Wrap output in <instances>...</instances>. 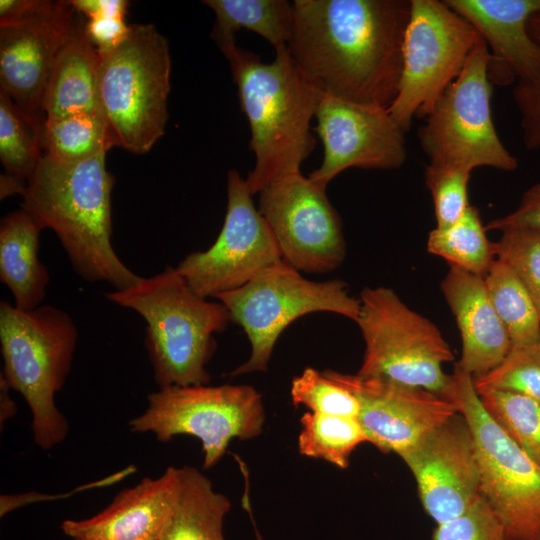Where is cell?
Wrapping results in <instances>:
<instances>
[{
	"mask_svg": "<svg viewBox=\"0 0 540 540\" xmlns=\"http://www.w3.org/2000/svg\"><path fill=\"white\" fill-rule=\"evenodd\" d=\"M289 52L320 94L389 108L411 0H295Z\"/></svg>",
	"mask_w": 540,
	"mask_h": 540,
	"instance_id": "cell-1",
	"label": "cell"
},
{
	"mask_svg": "<svg viewBox=\"0 0 540 540\" xmlns=\"http://www.w3.org/2000/svg\"><path fill=\"white\" fill-rule=\"evenodd\" d=\"M106 152L79 162L43 154L27 182L21 209L43 229H52L83 279L105 281L115 290L136 284L140 276L117 256L111 243V193Z\"/></svg>",
	"mask_w": 540,
	"mask_h": 540,
	"instance_id": "cell-2",
	"label": "cell"
},
{
	"mask_svg": "<svg viewBox=\"0 0 540 540\" xmlns=\"http://www.w3.org/2000/svg\"><path fill=\"white\" fill-rule=\"evenodd\" d=\"M220 50L249 122L255 164L245 182L254 195L279 177L301 172L315 148L311 120L321 94L303 76L288 48L276 51L270 63L236 42Z\"/></svg>",
	"mask_w": 540,
	"mask_h": 540,
	"instance_id": "cell-3",
	"label": "cell"
},
{
	"mask_svg": "<svg viewBox=\"0 0 540 540\" xmlns=\"http://www.w3.org/2000/svg\"><path fill=\"white\" fill-rule=\"evenodd\" d=\"M105 296L146 321L145 345L159 388L209 383L206 365L215 351L214 334L231 321L223 303L198 296L170 266Z\"/></svg>",
	"mask_w": 540,
	"mask_h": 540,
	"instance_id": "cell-4",
	"label": "cell"
},
{
	"mask_svg": "<svg viewBox=\"0 0 540 540\" xmlns=\"http://www.w3.org/2000/svg\"><path fill=\"white\" fill-rule=\"evenodd\" d=\"M77 339L72 318L57 307L24 311L0 302L2 374L24 397L32 414L34 442L43 450L62 443L69 432L55 395L70 372Z\"/></svg>",
	"mask_w": 540,
	"mask_h": 540,
	"instance_id": "cell-5",
	"label": "cell"
},
{
	"mask_svg": "<svg viewBox=\"0 0 540 540\" xmlns=\"http://www.w3.org/2000/svg\"><path fill=\"white\" fill-rule=\"evenodd\" d=\"M171 56L151 24H134L126 38L100 56L98 101L110 147L145 154L164 135Z\"/></svg>",
	"mask_w": 540,
	"mask_h": 540,
	"instance_id": "cell-6",
	"label": "cell"
},
{
	"mask_svg": "<svg viewBox=\"0 0 540 540\" xmlns=\"http://www.w3.org/2000/svg\"><path fill=\"white\" fill-rule=\"evenodd\" d=\"M359 300L355 323L365 351L357 374L420 387L450 400L453 377L443 365L453 360V353L436 325L387 287H366Z\"/></svg>",
	"mask_w": 540,
	"mask_h": 540,
	"instance_id": "cell-7",
	"label": "cell"
},
{
	"mask_svg": "<svg viewBox=\"0 0 540 540\" xmlns=\"http://www.w3.org/2000/svg\"><path fill=\"white\" fill-rule=\"evenodd\" d=\"M228 309L231 321L245 332L250 356L229 376L266 372L274 346L293 321L313 312H331L356 322L360 300L341 280L311 281L282 261L242 287L214 297Z\"/></svg>",
	"mask_w": 540,
	"mask_h": 540,
	"instance_id": "cell-8",
	"label": "cell"
},
{
	"mask_svg": "<svg viewBox=\"0 0 540 540\" xmlns=\"http://www.w3.org/2000/svg\"><path fill=\"white\" fill-rule=\"evenodd\" d=\"M489 62L488 47L479 37L459 76L425 117L418 138L429 163L470 172L477 167L506 172L518 167L493 123Z\"/></svg>",
	"mask_w": 540,
	"mask_h": 540,
	"instance_id": "cell-9",
	"label": "cell"
},
{
	"mask_svg": "<svg viewBox=\"0 0 540 540\" xmlns=\"http://www.w3.org/2000/svg\"><path fill=\"white\" fill-rule=\"evenodd\" d=\"M146 410L129 421L133 433H152L167 442L191 435L202 445L203 468L215 466L233 439L262 433V395L250 385H191L159 388L147 397Z\"/></svg>",
	"mask_w": 540,
	"mask_h": 540,
	"instance_id": "cell-10",
	"label": "cell"
},
{
	"mask_svg": "<svg viewBox=\"0 0 540 540\" xmlns=\"http://www.w3.org/2000/svg\"><path fill=\"white\" fill-rule=\"evenodd\" d=\"M450 400L470 427L480 492L503 526L506 540H540V464L484 409L473 378L456 364Z\"/></svg>",
	"mask_w": 540,
	"mask_h": 540,
	"instance_id": "cell-11",
	"label": "cell"
},
{
	"mask_svg": "<svg viewBox=\"0 0 540 540\" xmlns=\"http://www.w3.org/2000/svg\"><path fill=\"white\" fill-rule=\"evenodd\" d=\"M479 37L444 0H411L401 79L388 108L405 133L413 118H425L459 76Z\"/></svg>",
	"mask_w": 540,
	"mask_h": 540,
	"instance_id": "cell-12",
	"label": "cell"
},
{
	"mask_svg": "<svg viewBox=\"0 0 540 540\" xmlns=\"http://www.w3.org/2000/svg\"><path fill=\"white\" fill-rule=\"evenodd\" d=\"M237 170L227 173V209L215 242L190 253L176 270L203 298L238 289L283 260L277 241Z\"/></svg>",
	"mask_w": 540,
	"mask_h": 540,
	"instance_id": "cell-13",
	"label": "cell"
},
{
	"mask_svg": "<svg viewBox=\"0 0 540 540\" xmlns=\"http://www.w3.org/2000/svg\"><path fill=\"white\" fill-rule=\"evenodd\" d=\"M258 194V210L287 264L298 271L325 273L343 262L341 219L325 188L298 172L273 180Z\"/></svg>",
	"mask_w": 540,
	"mask_h": 540,
	"instance_id": "cell-14",
	"label": "cell"
},
{
	"mask_svg": "<svg viewBox=\"0 0 540 540\" xmlns=\"http://www.w3.org/2000/svg\"><path fill=\"white\" fill-rule=\"evenodd\" d=\"M314 117L323 159L308 177L322 188L348 168L389 170L406 161L405 132L388 108L321 94Z\"/></svg>",
	"mask_w": 540,
	"mask_h": 540,
	"instance_id": "cell-15",
	"label": "cell"
},
{
	"mask_svg": "<svg viewBox=\"0 0 540 540\" xmlns=\"http://www.w3.org/2000/svg\"><path fill=\"white\" fill-rule=\"evenodd\" d=\"M324 373L357 398V420L367 442L383 453L401 456L458 412L449 399L420 387L333 370Z\"/></svg>",
	"mask_w": 540,
	"mask_h": 540,
	"instance_id": "cell-16",
	"label": "cell"
},
{
	"mask_svg": "<svg viewBox=\"0 0 540 540\" xmlns=\"http://www.w3.org/2000/svg\"><path fill=\"white\" fill-rule=\"evenodd\" d=\"M399 457L416 481L425 512L436 524L458 517L481 495L473 435L460 412Z\"/></svg>",
	"mask_w": 540,
	"mask_h": 540,
	"instance_id": "cell-17",
	"label": "cell"
},
{
	"mask_svg": "<svg viewBox=\"0 0 540 540\" xmlns=\"http://www.w3.org/2000/svg\"><path fill=\"white\" fill-rule=\"evenodd\" d=\"M69 1H43L23 20L0 26V90L25 112L44 118L42 102L57 54L76 24Z\"/></svg>",
	"mask_w": 540,
	"mask_h": 540,
	"instance_id": "cell-18",
	"label": "cell"
},
{
	"mask_svg": "<svg viewBox=\"0 0 540 540\" xmlns=\"http://www.w3.org/2000/svg\"><path fill=\"white\" fill-rule=\"evenodd\" d=\"M486 43L489 77L498 85L530 82L540 75V45L528 24L540 0H444Z\"/></svg>",
	"mask_w": 540,
	"mask_h": 540,
	"instance_id": "cell-19",
	"label": "cell"
},
{
	"mask_svg": "<svg viewBox=\"0 0 540 540\" xmlns=\"http://www.w3.org/2000/svg\"><path fill=\"white\" fill-rule=\"evenodd\" d=\"M180 468L168 467L157 478H144L120 491L91 518L64 521V533L82 540H160L175 508Z\"/></svg>",
	"mask_w": 540,
	"mask_h": 540,
	"instance_id": "cell-20",
	"label": "cell"
},
{
	"mask_svg": "<svg viewBox=\"0 0 540 540\" xmlns=\"http://www.w3.org/2000/svg\"><path fill=\"white\" fill-rule=\"evenodd\" d=\"M441 291L455 316L462 342L456 365L473 379L497 367L511 349L508 333L490 300L484 277L450 266Z\"/></svg>",
	"mask_w": 540,
	"mask_h": 540,
	"instance_id": "cell-21",
	"label": "cell"
},
{
	"mask_svg": "<svg viewBox=\"0 0 540 540\" xmlns=\"http://www.w3.org/2000/svg\"><path fill=\"white\" fill-rule=\"evenodd\" d=\"M100 55L85 24L78 21L60 48L45 88L44 118L100 112L98 74Z\"/></svg>",
	"mask_w": 540,
	"mask_h": 540,
	"instance_id": "cell-22",
	"label": "cell"
},
{
	"mask_svg": "<svg viewBox=\"0 0 540 540\" xmlns=\"http://www.w3.org/2000/svg\"><path fill=\"white\" fill-rule=\"evenodd\" d=\"M41 231L21 208L0 224V280L11 291L14 306L24 311L40 306L49 283L48 270L38 258Z\"/></svg>",
	"mask_w": 540,
	"mask_h": 540,
	"instance_id": "cell-23",
	"label": "cell"
},
{
	"mask_svg": "<svg viewBox=\"0 0 540 540\" xmlns=\"http://www.w3.org/2000/svg\"><path fill=\"white\" fill-rule=\"evenodd\" d=\"M230 500L191 466L180 468V489L160 540H225L223 521Z\"/></svg>",
	"mask_w": 540,
	"mask_h": 540,
	"instance_id": "cell-24",
	"label": "cell"
},
{
	"mask_svg": "<svg viewBox=\"0 0 540 540\" xmlns=\"http://www.w3.org/2000/svg\"><path fill=\"white\" fill-rule=\"evenodd\" d=\"M216 16L211 37L219 49L236 42L246 29L263 37L276 51L288 48L293 25V3L287 0H205Z\"/></svg>",
	"mask_w": 540,
	"mask_h": 540,
	"instance_id": "cell-25",
	"label": "cell"
},
{
	"mask_svg": "<svg viewBox=\"0 0 540 540\" xmlns=\"http://www.w3.org/2000/svg\"><path fill=\"white\" fill-rule=\"evenodd\" d=\"M484 280L490 300L508 333L511 347L540 342V314L514 271L496 259Z\"/></svg>",
	"mask_w": 540,
	"mask_h": 540,
	"instance_id": "cell-26",
	"label": "cell"
},
{
	"mask_svg": "<svg viewBox=\"0 0 540 540\" xmlns=\"http://www.w3.org/2000/svg\"><path fill=\"white\" fill-rule=\"evenodd\" d=\"M427 249L450 266L482 277L496 260L495 243L487 238L480 213L472 205L454 224L433 229L428 236Z\"/></svg>",
	"mask_w": 540,
	"mask_h": 540,
	"instance_id": "cell-27",
	"label": "cell"
},
{
	"mask_svg": "<svg viewBox=\"0 0 540 540\" xmlns=\"http://www.w3.org/2000/svg\"><path fill=\"white\" fill-rule=\"evenodd\" d=\"M44 118L33 116L0 90V159L6 174L29 181L43 154Z\"/></svg>",
	"mask_w": 540,
	"mask_h": 540,
	"instance_id": "cell-28",
	"label": "cell"
},
{
	"mask_svg": "<svg viewBox=\"0 0 540 540\" xmlns=\"http://www.w3.org/2000/svg\"><path fill=\"white\" fill-rule=\"evenodd\" d=\"M46 155L62 162H79L111 149L100 112L44 118L41 132Z\"/></svg>",
	"mask_w": 540,
	"mask_h": 540,
	"instance_id": "cell-29",
	"label": "cell"
},
{
	"mask_svg": "<svg viewBox=\"0 0 540 540\" xmlns=\"http://www.w3.org/2000/svg\"><path fill=\"white\" fill-rule=\"evenodd\" d=\"M298 450L301 455L321 459L345 469L353 451L367 442L357 418L305 412L300 419Z\"/></svg>",
	"mask_w": 540,
	"mask_h": 540,
	"instance_id": "cell-30",
	"label": "cell"
},
{
	"mask_svg": "<svg viewBox=\"0 0 540 540\" xmlns=\"http://www.w3.org/2000/svg\"><path fill=\"white\" fill-rule=\"evenodd\" d=\"M477 394L491 418L540 464V401L502 390H486Z\"/></svg>",
	"mask_w": 540,
	"mask_h": 540,
	"instance_id": "cell-31",
	"label": "cell"
},
{
	"mask_svg": "<svg viewBox=\"0 0 540 540\" xmlns=\"http://www.w3.org/2000/svg\"><path fill=\"white\" fill-rule=\"evenodd\" d=\"M473 384L477 393L510 391L540 401V342L511 347L497 367L473 379Z\"/></svg>",
	"mask_w": 540,
	"mask_h": 540,
	"instance_id": "cell-32",
	"label": "cell"
},
{
	"mask_svg": "<svg viewBox=\"0 0 540 540\" xmlns=\"http://www.w3.org/2000/svg\"><path fill=\"white\" fill-rule=\"evenodd\" d=\"M290 395L297 408L302 405L310 412L357 418L359 402L344 386L329 378L324 371L306 367L292 379Z\"/></svg>",
	"mask_w": 540,
	"mask_h": 540,
	"instance_id": "cell-33",
	"label": "cell"
},
{
	"mask_svg": "<svg viewBox=\"0 0 540 540\" xmlns=\"http://www.w3.org/2000/svg\"><path fill=\"white\" fill-rule=\"evenodd\" d=\"M496 259L506 263L530 293L540 314V230L511 228L495 242Z\"/></svg>",
	"mask_w": 540,
	"mask_h": 540,
	"instance_id": "cell-34",
	"label": "cell"
},
{
	"mask_svg": "<svg viewBox=\"0 0 540 540\" xmlns=\"http://www.w3.org/2000/svg\"><path fill=\"white\" fill-rule=\"evenodd\" d=\"M471 172L451 166L428 163L425 185L431 193L436 227L445 228L458 221L470 206L468 182Z\"/></svg>",
	"mask_w": 540,
	"mask_h": 540,
	"instance_id": "cell-35",
	"label": "cell"
},
{
	"mask_svg": "<svg viewBox=\"0 0 540 540\" xmlns=\"http://www.w3.org/2000/svg\"><path fill=\"white\" fill-rule=\"evenodd\" d=\"M432 540H506L499 519L482 495L461 515L436 524Z\"/></svg>",
	"mask_w": 540,
	"mask_h": 540,
	"instance_id": "cell-36",
	"label": "cell"
},
{
	"mask_svg": "<svg viewBox=\"0 0 540 540\" xmlns=\"http://www.w3.org/2000/svg\"><path fill=\"white\" fill-rule=\"evenodd\" d=\"M531 37L540 45V14L528 24ZM513 99L521 116L523 143L527 150L540 148V75L530 82L516 83Z\"/></svg>",
	"mask_w": 540,
	"mask_h": 540,
	"instance_id": "cell-37",
	"label": "cell"
},
{
	"mask_svg": "<svg viewBox=\"0 0 540 540\" xmlns=\"http://www.w3.org/2000/svg\"><path fill=\"white\" fill-rule=\"evenodd\" d=\"M486 230L504 231L511 228L540 230V182L530 187L522 196L517 208L509 214L491 220Z\"/></svg>",
	"mask_w": 540,
	"mask_h": 540,
	"instance_id": "cell-38",
	"label": "cell"
},
{
	"mask_svg": "<svg viewBox=\"0 0 540 540\" xmlns=\"http://www.w3.org/2000/svg\"><path fill=\"white\" fill-rule=\"evenodd\" d=\"M130 25L125 18L101 17L88 19L85 30L99 55H104L116 48L128 35Z\"/></svg>",
	"mask_w": 540,
	"mask_h": 540,
	"instance_id": "cell-39",
	"label": "cell"
},
{
	"mask_svg": "<svg viewBox=\"0 0 540 540\" xmlns=\"http://www.w3.org/2000/svg\"><path fill=\"white\" fill-rule=\"evenodd\" d=\"M69 3L88 19L101 17L125 18L129 7L126 0H71Z\"/></svg>",
	"mask_w": 540,
	"mask_h": 540,
	"instance_id": "cell-40",
	"label": "cell"
},
{
	"mask_svg": "<svg viewBox=\"0 0 540 540\" xmlns=\"http://www.w3.org/2000/svg\"><path fill=\"white\" fill-rule=\"evenodd\" d=\"M43 0H1L0 26L17 23L34 13Z\"/></svg>",
	"mask_w": 540,
	"mask_h": 540,
	"instance_id": "cell-41",
	"label": "cell"
},
{
	"mask_svg": "<svg viewBox=\"0 0 540 540\" xmlns=\"http://www.w3.org/2000/svg\"><path fill=\"white\" fill-rule=\"evenodd\" d=\"M11 389L7 380L0 374V423L1 425L9 418L13 417L16 413L15 402L9 395Z\"/></svg>",
	"mask_w": 540,
	"mask_h": 540,
	"instance_id": "cell-42",
	"label": "cell"
},
{
	"mask_svg": "<svg viewBox=\"0 0 540 540\" xmlns=\"http://www.w3.org/2000/svg\"><path fill=\"white\" fill-rule=\"evenodd\" d=\"M0 183L1 199L7 198L8 196L13 194H21L23 196L27 188V185H25V181L8 175L6 173L1 175Z\"/></svg>",
	"mask_w": 540,
	"mask_h": 540,
	"instance_id": "cell-43",
	"label": "cell"
},
{
	"mask_svg": "<svg viewBox=\"0 0 540 540\" xmlns=\"http://www.w3.org/2000/svg\"><path fill=\"white\" fill-rule=\"evenodd\" d=\"M250 518H251L252 522H254L253 519H252V517H250ZM253 524H254V530H255L257 539H258V540H263L262 537L260 536L259 531L257 530V526L255 525V522H254Z\"/></svg>",
	"mask_w": 540,
	"mask_h": 540,
	"instance_id": "cell-44",
	"label": "cell"
},
{
	"mask_svg": "<svg viewBox=\"0 0 540 540\" xmlns=\"http://www.w3.org/2000/svg\"><path fill=\"white\" fill-rule=\"evenodd\" d=\"M73 540H82V539H77V538H75V539H73Z\"/></svg>",
	"mask_w": 540,
	"mask_h": 540,
	"instance_id": "cell-45",
	"label": "cell"
}]
</instances>
